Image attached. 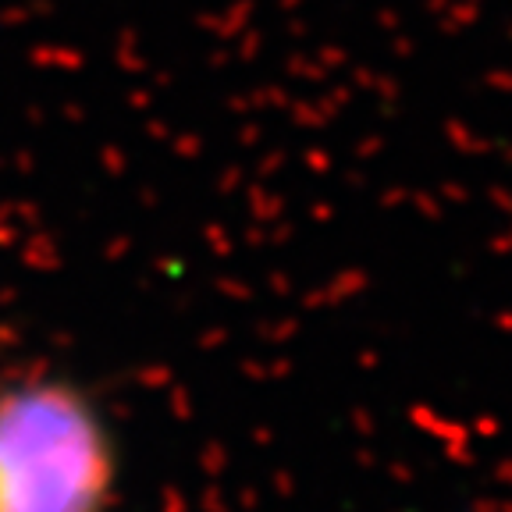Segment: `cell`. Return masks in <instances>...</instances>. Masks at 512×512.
I'll list each match as a JSON object with an SVG mask.
<instances>
[{
    "label": "cell",
    "instance_id": "cell-1",
    "mask_svg": "<svg viewBox=\"0 0 512 512\" xmlns=\"http://www.w3.org/2000/svg\"><path fill=\"white\" fill-rule=\"evenodd\" d=\"M114 448L89 399L61 381L0 395V512H104Z\"/></svg>",
    "mask_w": 512,
    "mask_h": 512
}]
</instances>
